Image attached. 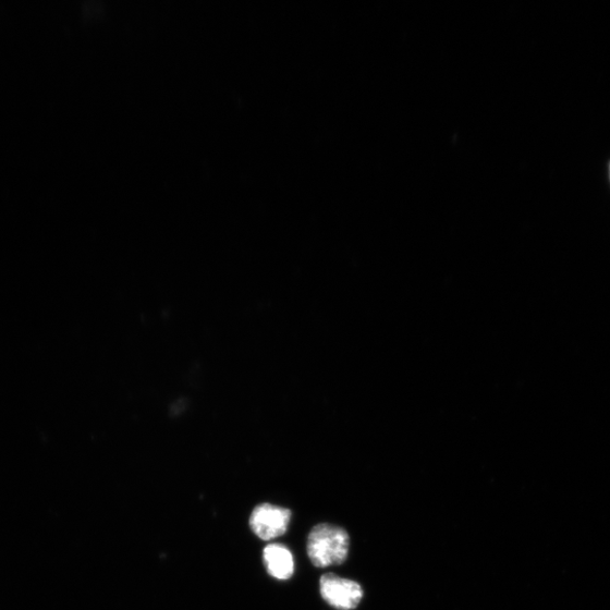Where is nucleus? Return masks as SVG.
Returning <instances> with one entry per match:
<instances>
[{
    "label": "nucleus",
    "instance_id": "obj_1",
    "mask_svg": "<svg viewBox=\"0 0 610 610\" xmlns=\"http://www.w3.org/2000/svg\"><path fill=\"white\" fill-rule=\"evenodd\" d=\"M308 556L316 568L343 564L350 551V536L341 527L320 524L308 537Z\"/></svg>",
    "mask_w": 610,
    "mask_h": 610
},
{
    "label": "nucleus",
    "instance_id": "obj_2",
    "mask_svg": "<svg viewBox=\"0 0 610 610\" xmlns=\"http://www.w3.org/2000/svg\"><path fill=\"white\" fill-rule=\"evenodd\" d=\"M291 516L292 512L289 509L263 503L253 511L249 525L256 536L268 541L288 532Z\"/></svg>",
    "mask_w": 610,
    "mask_h": 610
},
{
    "label": "nucleus",
    "instance_id": "obj_3",
    "mask_svg": "<svg viewBox=\"0 0 610 610\" xmlns=\"http://www.w3.org/2000/svg\"><path fill=\"white\" fill-rule=\"evenodd\" d=\"M320 594L330 606L339 610L355 609L363 598L362 587L357 583L333 573L321 576Z\"/></svg>",
    "mask_w": 610,
    "mask_h": 610
},
{
    "label": "nucleus",
    "instance_id": "obj_4",
    "mask_svg": "<svg viewBox=\"0 0 610 610\" xmlns=\"http://www.w3.org/2000/svg\"><path fill=\"white\" fill-rule=\"evenodd\" d=\"M264 562L268 573L278 580H289L294 573V560L290 549L281 544H270L264 549Z\"/></svg>",
    "mask_w": 610,
    "mask_h": 610
}]
</instances>
